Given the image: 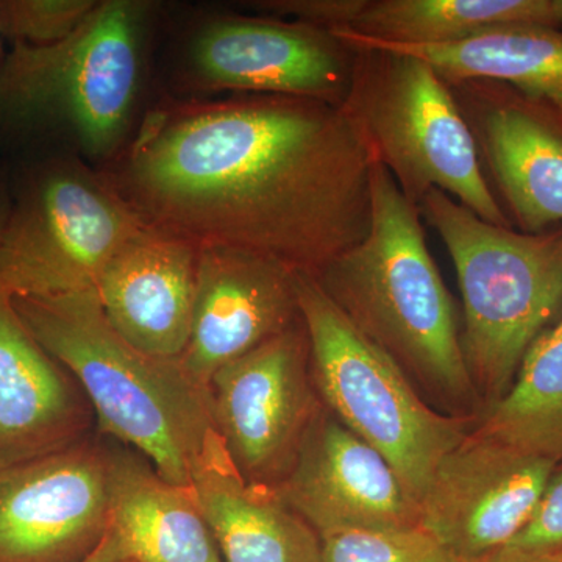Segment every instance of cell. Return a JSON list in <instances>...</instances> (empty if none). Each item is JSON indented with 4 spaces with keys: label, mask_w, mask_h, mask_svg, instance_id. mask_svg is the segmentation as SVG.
<instances>
[{
    "label": "cell",
    "mask_w": 562,
    "mask_h": 562,
    "mask_svg": "<svg viewBox=\"0 0 562 562\" xmlns=\"http://www.w3.org/2000/svg\"><path fill=\"white\" fill-rule=\"evenodd\" d=\"M417 209L452 258L462 353L486 412L512 390L528 350L561 313L562 232L532 235L492 225L438 190Z\"/></svg>",
    "instance_id": "cell-5"
},
{
    "label": "cell",
    "mask_w": 562,
    "mask_h": 562,
    "mask_svg": "<svg viewBox=\"0 0 562 562\" xmlns=\"http://www.w3.org/2000/svg\"><path fill=\"white\" fill-rule=\"evenodd\" d=\"M147 222L105 172L57 155L29 168L0 238V288L11 297L95 291L109 262Z\"/></svg>",
    "instance_id": "cell-8"
},
{
    "label": "cell",
    "mask_w": 562,
    "mask_h": 562,
    "mask_svg": "<svg viewBox=\"0 0 562 562\" xmlns=\"http://www.w3.org/2000/svg\"><path fill=\"white\" fill-rule=\"evenodd\" d=\"M81 562H135V560L120 536L110 528L101 546Z\"/></svg>",
    "instance_id": "cell-26"
},
{
    "label": "cell",
    "mask_w": 562,
    "mask_h": 562,
    "mask_svg": "<svg viewBox=\"0 0 562 562\" xmlns=\"http://www.w3.org/2000/svg\"><path fill=\"white\" fill-rule=\"evenodd\" d=\"M254 10L277 16L294 18L325 31L350 29L368 5V0H260L250 2Z\"/></svg>",
    "instance_id": "cell-25"
},
{
    "label": "cell",
    "mask_w": 562,
    "mask_h": 562,
    "mask_svg": "<svg viewBox=\"0 0 562 562\" xmlns=\"http://www.w3.org/2000/svg\"><path fill=\"white\" fill-rule=\"evenodd\" d=\"M209 394L214 428L244 482L276 490L322 406L302 319L221 368Z\"/></svg>",
    "instance_id": "cell-9"
},
{
    "label": "cell",
    "mask_w": 562,
    "mask_h": 562,
    "mask_svg": "<svg viewBox=\"0 0 562 562\" xmlns=\"http://www.w3.org/2000/svg\"><path fill=\"white\" fill-rule=\"evenodd\" d=\"M558 464L473 428L436 469L419 525L462 562H482L527 524Z\"/></svg>",
    "instance_id": "cell-12"
},
{
    "label": "cell",
    "mask_w": 562,
    "mask_h": 562,
    "mask_svg": "<svg viewBox=\"0 0 562 562\" xmlns=\"http://www.w3.org/2000/svg\"><path fill=\"white\" fill-rule=\"evenodd\" d=\"M353 50L344 106L403 195L417 206L428 191H442L480 220L509 228L487 187L471 124L438 70L398 52Z\"/></svg>",
    "instance_id": "cell-7"
},
{
    "label": "cell",
    "mask_w": 562,
    "mask_h": 562,
    "mask_svg": "<svg viewBox=\"0 0 562 562\" xmlns=\"http://www.w3.org/2000/svg\"><path fill=\"white\" fill-rule=\"evenodd\" d=\"M482 562H562V469L554 471L527 524Z\"/></svg>",
    "instance_id": "cell-24"
},
{
    "label": "cell",
    "mask_w": 562,
    "mask_h": 562,
    "mask_svg": "<svg viewBox=\"0 0 562 562\" xmlns=\"http://www.w3.org/2000/svg\"><path fill=\"white\" fill-rule=\"evenodd\" d=\"M110 454L85 442L0 468V562H81L110 531Z\"/></svg>",
    "instance_id": "cell-11"
},
{
    "label": "cell",
    "mask_w": 562,
    "mask_h": 562,
    "mask_svg": "<svg viewBox=\"0 0 562 562\" xmlns=\"http://www.w3.org/2000/svg\"><path fill=\"white\" fill-rule=\"evenodd\" d=\"M11 301L36 341L79 384L102 430L138 449L166 482L192 486L217 431L209 390L181 361L150 357L125 341L95 291Z\"/></svg>",
    "instance_id": "cell-3"
},
{
    "label": "cell",
    "mask_w": 562,
    "mask_h": 562,
    "mask_svg": "<svg viewBox=\"0 0 562 562\" xmlns=\"http://www.w3.org/2000/svg\"><path fill=\"white\" fill-rule=\"evenodd\" d=\"M371 202L366 238L313 277L432 408L480 419L457 306L425 241L419 209L379 161L372 166Z\"/></svg>",
    "instance_id": "cell-2"
},
{
    "label": "cell",
    "mask_w": 562,
    "mask_h": 562,
    "mask_svg": "<svg viewBox=\"0 0 562 562\" xmlns=\"http://www.w3.org/2000/svg\"><path fill=\"white\" fill-rule=\"evenodd\" d=\"M501 25L554 29L552 0H368L347 31L387 44L443 46Z\"/></svg>",
    "instance_id": "cell-21"
},
{
    "label": "cell",
    "mask_w": 562,
    "mask_h": 562,
    "mask_svg": "<svg viewBox=\"0 0 562 562\" xmlns=\"http://www.w3.org/2000/svg\"><path fill=\"white\" fill-rule=\"evenodd\" d=\"M476 131L491 171L527 233L562 222V131L516 103L476 111Z\"/></svg>",
    "instance_id": "cell-20"
},
{
    "label": "cell",
    "mask_w": 562,
    "mask_h": 562,
    "mask_svg": "<svg viewBox=\"0 0 562 562\" xmlns=\"http://www.w3.org/2000/svg\"><path fill=\"white\" fill-rule=\"evenodd\" d=\"M273 491L319 536L419 525V506L394 468L324 405Z\"/></svg>",
    "instance_id": "cell-14"
},
{
    "label": "cell",
    "mask_w": 562,
    "mask_h": 562,
    "mask_svg": "<svg viewBox=\"0 0 562 562\" xmlns=\"http://www.w3.org/2000/svg\"><path fill=\"white\" fill-rule=\"evenodd\" d=\"M192 490L224 562H322L321 536L276 491L244 482L217 432Z\"/></svg>",
    "instance_id": "cell-17"
},
{
    "label": "cell",
    "mask_w": 562,
    "mask_h": 562,
    "mask_svg": "<svg viewBox=\"0 0 562 562\" xmlns=\"http://www.w3.org/2000/svg\"><path fill=\"white\" fill-rule=\"evenodd\" d=\"M110 520L135 562H224L192 486L132 454H110Z\"/></svg>",
    "instance_id": "cell-19"
},
{
    "label": "cell",
    "mask_w": 562,
    "mask_h": 562,
    "mask_svg": "<svg viewBox=\"0 0 562 562\" xmlns=\"http://www.w3.org/2000/svg\"><path fill=\"white\" fill-rule=\"evenodd\" d=\"M11 209V195L3 183L0 176V238H2L3 228H5L7 220H9Z\"/></svg>",
    "instance_id": "cell-27"
},
{
    "label": "cell",
    "mask_w": 562,
    "mask_h": 562,
    "mask_svg": "<svg viewBox=\"0 0 562 562\" xmlns=\"http://www.w3.org/2000/svg\"><path fill=\"white\" fill-rule=\"evenodd\" d=\"M105 172L140 217L316 276L371 228V146L344 105L236 94L149 111Z\"/></svg>",
    "instance_id": "cell-1"
},
{
    "label": "cell",
    "mask_w": 562,
    "mask_h": 562,
    "mask_svg": "<svg viewBox=\"0 0 562 562\" xmlns=\"http://www.w3.org/2000/svg\"><path fill=\"white\" fill-rule=\"evenodd\" d=\"M355 50L301 21L220 16L192 36L187 80L203 92L290 95L344 105Z\"/></svg>",
    "instance_id": "cell-10"
},
{
    "label": "cell",
    "mask_w": 562,
    "mask_h": 562,
    "mask_svg": "<svg viewBox=\"0 0 562 562\" xmlns=\"http://www.w3.org/2000/svg\"><path fill=\"white\" fill-rule=\"evenodd\" d=\"M2 60H3V57H2V35H0V65H2Z\"/></svg>",
    "instance_id": "cell-29"
},
{
    "label": "cell",
    "mask_w": 562,
    "mask_h": 562,
    "mask_svg": "<svg viewBox=\"0 0 562 562\" xmlns=\"http://www.w3.org/2000/svg\"><path fill=\"white\" fill-rule=\"evenodd\" d=\"M295 273L250 251L199 247L191 336L180 358L195 383L209 390L221 368L301 322Z\"/></svg>",
    "instance_id": "cell-13"
},
{
    "label": "cell",
    "mask_w": 562,
    "mask_h": 562,
    "mask_svg": "<svg viewBox=\"0 0 562 562\" xmlns=\"http://www.w3.org/2000/svg\"><path fill=\"white\" fill-rule=\"evenodd\" d=\"M198 261V244L147 224L95 288L111 327L150 357L180 360L191 336Z\"/></svg>",
    "instance_id": "cell-15"
},
{
    "label": "cell",
    "mask_w": 562,
    "mask_h": 562,
    "mask_svg": "<svg viewBox=\"0 0 562 562\" xmlns=\"http://www.w3.org/2000/svg\"><path fill=\"white\" fill-rule=\"evenodd\" d=\"M99 0H0V35L13 44L50 46L68 38Z\"/></svg>",
    "instance_id": "cell-23"
},
{
    "label": "cell",
    "mask_w": 562,
    "mask_h": 562,
    "mask_svg": "<svg viewBox=\"0 0 562 562\" xmlns=\"http://www.w3.org/2000/svg\"><path fill=\"white\" fill-rule=\"evenodd\" d=\"M554 29L562 32V0H552Z\"/></svg>",
    "instance_id": "cell-28"
},
{
    "label": "cell",
    "mask_w": 562,
    "mask_h": 562,
    "mask_svg": "<svg viewBox=\"0 0 562 562\" xmlns=\"http://www.w3.org/2000/svg\"><path fill=\"white\" fill-rule=\"evenodd\" d=\"M154 3L99 0L68 38L13 44L0 65V136L61 138L116 160L133 135Z\"/></svg>",
    "instance_id": "cell-4"
},
{
    "label": "cell",
    "mask_w": 562,
    "mask_h": 562,
    "mask_svg": "<svg viewBox=\"0 0 562 562\" xmlns=\"http://www.w3.org/2000/svg\"><path fill=\"white\" fill-rule=\"evenodd\" d=\"M321 546L322 562H462L420 525L333 531Z\"/></svg>",
    "instance_id": "cell-22"
},
{
    "label": "cell",
    "mask_w": 562,
    "mask_h": 562,
    "mask_svg": "<svg viewBox=\"0 0 562 562\" xmlns=\"http://www.w3.org/2000/svg\"><path fill=\"white\" fill-rule=\"evenodd\" d=\"M88 403L0 288V468L81 441Z\"/></svg>",
    "instance_id": "cell-16"
},
{
    "label": "cell",
    "mask_w": 562,
    "mask_h": 562,
    "mask_svg": "<svg viewBox=\"0 0 562 562\" xmlns=\"http://www.w3.org/2000/svg\"><path fill=\"white\" fill-rule=\"evenodd\" d=\"M353 49H382L430 63L446 81H501L527 99L552 106L562 116V32L542 25H501L460 43L402 46L366 38L360 33L331 31Z\"/></svg>",
    "instance_id": "cell-18"
},
{
    "label": "cell",
    "mask_w": 562,
    "mask_h": 562,
    "mask_svg": "<svg viewBox=\"0 0 562 562\" xmlns=\"http://www.w3.org/2000/svg\"><path fill=\"white\" fill-rule=\"evenodd\" d=\"M319 401L342 425L382 453L419 506L443 457L475 428V417L432 408L392 358L327 297L316 279L295 273Z\"/></svg>",
    "instance_id": "cell-6"
}]
</instances>
